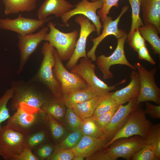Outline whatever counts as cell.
Wrapping results in <instances>:
<instances>
[{"instance_id": "cell-1", "label": "cell", "mask_w": 160, "mask_h": 160, "mask_svg": "<svg viewBox=\"0 0 160 160\" xmlns=\"http://www.w3.org/2000/svg\"><path fill=\"white\" fill-rule=\"evenodd\" d=\"M48 118L43 111L20 105L8 119L6 126L25 135L47 127Z\"/></svg>"}, {"instance_id": "cell-2", "label": "cell", "mask_w": 160, "mask_h": 160, "mask_svg": "<svg viewBox=\"0 0 160 160\" xmlns=\"http://www.w3.org/2000/svg\"><path fill=\"white\" fill-rule=\"evenodd\" d=\"M14 93L10 105L11 109L15 111L21 105L42 111V105L52 97H50L37 88L22 81L13 82L12 87Z\"/></svg>"}, {"instance_id": "cell-3", "label": "cell", "mask_w": 160, "mask_h": 160, "mask_svg": "<svg viewBox=\"0 0 160 160\" xmlns=\"http://www.w3.org/2000/svg\"><path fill=\"white\" fill-rule=\"evenodd\" d=\"M54 49L47 41L43 44L41 48L43 58L36 78L46 86L54 98L61 99L62 96L60 84L55 78L53 71L55 64Z\"/></svg>"}, {"instance_id": "cell-4", "label": "cell", "mask_w": 160, "mask_h": 160, "mask_svg": "<svg viewBox=\"0 0 160 160\" xmlns=\"http://www.w3.org/2000/svg\"><path fill=\"white\" fill-rule=\"evenodd\" d=\"M95 68V65L91 59L83 57L71 69V72L81 76L98 96L108 95L111 91L116 89L117 85L123 84L127 81L125 79L116 84L109 86L97 76Z\"/></svg>"}, {"instance_id": "cell-5", "label": "cell", "mask_w": 160, "mask_h": 160, "mask_svg": "<svg viewBox=\"0 0 160 160\" xmlns=\"http://www.w3.org/2000/svg\"><path fill=\"white\" fill-rule=\"evenodd\" d=\"M152 126L151 121L146 118L144 111L139 106L130 113L124 126L108 142L104 149L121 138L135 135L145 139Z\"/></svg>"}, {"instance_id": "cell-6", "label": "cell", "mask_w": 160, "mask_h": 160, "mask_svg": "<svg viewBox=\"0 0 160 160\" xmlns=\"http://www.w3.org/2000/svg\"><path fill=\"white\" fill-rule=\"evenodd\" d=\"M48 27L49 32L44 40L54 47L62 61L68 60L75 48L78 31L75 30L69 33L63 32L56 28L55 24L51 21L48 22Z\"/></svg>"}, {"instance_id": "cell-7", "label": "cell", "mask_w": 160, "mask_h": 160, "mask_svg": "<svg viewBox=\"0 0 160 160\" xmlns=\"http://www.w3.org/2000/svg\"><path fill=\"white\" fill-rule=\"evenodd\" d=\"M53 54L55 59V64L53 68V74L60 84L62 97L88 87L81 76L68 71L64 65L62 60L55 49Z\"/></svg>"}, {"instance_id": "cell-8", "label": "cell", "mask_w": 160, "mask_h": 160, "mask_svg": "<svg viewBox=\"0 0 160 160\" xmlns=\"http://www.w3.org/2000/svg\"><path fill=\"white\" fill-rule=\"evenodd\" d=\"M134 65L137 70L140 84V93L136 99L137 105L148 101L160 105V89L157 85L154 78L156 68L148 71L139 62L135 63Z\"/></svg>"}, {"instance_id": "cell-9", "label": "cell", "mask_w": 160, "mask_h": 160, "mask_svg": "<svg viewBox=\"0 0 160 160\" xmlns=\"http://www.w3.org/2000/svg\"><path fill=\"white\" fill-rule=\"evenodd\" d=\"M25 135L8 127L2 126L0 131V153L6 160H14L23 151Z\"/></svg>"}, {"instance_id": "cell-10", "label": "cell", "mask_w": 160, "mask_h": 160, "mask_svg": "<svg viewBox=\"0 0 160 160\" xmlns=\"http://www.w3.org/2000/svg\"><path fill=\"white\" fill-rule=\"evenodd\" d=\"M127 36L125 32L121 37L117 39L116 47L110 55L106 56L101 55L97 57L96 60L97 64L103 73V79H107L113 78V73L110 71V69L113 65H125L133 70H137L136 67L129 62L125 55L124 45Z\"/></svg>"}, {"instance_id": "cell-11", "label": "cell", "mask_w": 160, "mask_h": 160, "mask_svg": "<svg viewBox=\"0 0 160 160\" xmlns=\"http://www.w3.org/2000/svg\"><path fill=\"white\" fill-rule=\"evenodd\" d=\"M75 21L80 26V32L74 51L65 65V67L68 70L75 66L80 59L87 57L86 47L87 38L92 33L96 31L95 25L82 15L76 16Z\"/></svg>"}, {"instance_id": "cell-12", "label": "cell", "mask_w": 160, "mask_h": 160, "mask_svg": "<svg viewBox=\"0 0 160 160\" xmlns=\"http://www.w3.org/2000/svg\"><path fill=\"white\" fill-rule=\"evenodd\" d=\"M52 17L43 19L26 17L21 14L16 18L0 19V29L13 31L21 36L33 33L49 22Z\"/></svg>"}, {"instance_id": "cell-13", "label": "cell", "mask_w": 160, "mask_h": 160, "mask_svg": "<svg viewBox=\"0 0 160 160\" xmlns=\"http://www.w3.org/2000/svg\"><path fill=\"white\" fill-rule=\"evenodd\" d=\"M103 4L102 1L100 0L90 2L88 0H81L75 5V7L65 13L60 18L63 23L69 26L68 22L72 17L81 15L91 20L96 26L98 36L100 34L103 25L100 21V17L97 15L96 11L102 8Z\"/></svg>"}, {"instance_id": "cell-14", "label": "cell", "mask_w": 160, "mask_h": 160, "mask_svg": "<svg viewBox=\"0 0 160 160\" xmlns=\"http://www.w3.org/2000/svg\"><path fill=\"white\" fill-rule=\"evenodd\" d=\"M144 140L138 135L121 138L114 141L105 150L113 160L120 157L130 160L134 154L143 146Z\"/></svg>"}, {"instance_id": "cell-15", "label": "cell", "mask_w": 160, "mask_h": 160, "mask_svg": "<svg viewBox=\"0 0 160 160\" xmlns=\"http://www.w3.org/2000/svg\"><path fill=\"white\" fill-rule=\"evenodd\" d=\"M49 30L48 27H45L35 33H33L25 36L18 34V47L20 55L18 73L22 72L29 57L41 42L44 40Z\"/></svg>"}, {"instance_id": "cell-16", "label": "cell", "mask_w": 160, "mask_h": 160, "mask_svg": "<svg viewBox=\"0 0 160 160\" xmlns=\"http://www.w3.org/2000/svg\"><path fill=\"white\" fill-rule=\"evenodd\" d=\"M129 6L125 5L122 8L121 11L117 18L114 20L111 17H106L103 22V28L101 34L92 41L93 45L91 49L87 54V57L90 59L92 61H96L97 57L95 55L96 50L100 42L107 36L113 35L118 39L121 37L126 32L123 30L118 28V24L121 17L128 10Z\"/></svg>"}, {"instance_id": "cell-17", "label": "cell", "mask_w": 160, "mask_h": 160, "mask_svg": "<svg viewBox=\"0 0 160 160\" xmlns=\"http://www.w3.org/2000/svg\"><path fill=\"white\" fill-rule=\"evenodd\" d=\"M136 99H131L126 105H119L103 132L104 137L110 141L123 127L130 113L139 105L136 104Z\"/></svg>"}, {"instance_id": "cell-18", "label": "cell", "mask_w": 160, "mask_h": 160, "mask_svg": "<svg viewBox=\"0 0 160 160\" xmlns=\"http://www.w3.org/2000/svg\"><path fill=\"white\" fill-rule=\"evenodd\" d=\"M109 140L105 137L95 138L83 135L78 144L71 149L75 156L89 157L97 151L104 149Z\"/></svg>"}, {"instance_id": "cell-19", "label": "cell", "mask_w": 160, "mask_h": 160, "mask_svg": "<svg viewBox=\"0 0 160 160\" xmlns=\"http://www.w3.org/2000/svg\"><path fill=\"white\" fill-rule=\"evenodd\" d=\"M75 7L65 0H45L38 10L36 15L40 20L46 18L51 15H54L57 17H61Z\"/></svg>"}, {"instance_id": "cell-20", "label": "cell", "mask_w": 160, "mask_h": 160, "mask_svg": "<svg viewBox=\"0 0 160 160\" xmlns=\"http://www.w3.org/2000/svg\"><path fill=\"white\" fill-rule=\"evenodd\" d=\"M133 70L129 75L130 81L125 87L112 93L111 97L119 105H123L133 98H137L140 93V84L139 74Z\"/></svg>"}, {"instance_id": "cell-21", "label": "cell", "mask_w": 160, "mask_h": 160, "mask_svg": "<svg viewBox=\"0 0 160 160\" xmlns=\"http://www.w3.org/2000/svg\"><path fill=\"white\" fill-rule=\"evenodd\" d=\"M144 25L152 24L160 32V0H140Z\"/></svg>"}, {"instance_id": "cell-22", "label": "cell", "mask_w": 160, "mask_h": 160, "mask_svg": "<svg viewBox=\"0 0 160 160\" xmlns=\"http://www.w3.org/2000/svg\"><path fill=\"white\" fill-rule=\"evenodd\" d=\"M5 15L29 12L36 8L37 0H2Z\"/></svg>"}, {"instance_id": "cell-23", "label": "cell", "mask_w": 160, "mask_h": 160, "mask_svg": "<svg viewBox=\"0 0 160 160\" xmlns=\"http://www.w3.org/2000/svg\"><path fill=\"white\" fill-rule=\"evenodd\" d=\"M99 97L89 87L67 94L62 97V100L66 107L72 108L76 105L91 99Z\"/></svg>"}, {"instance_id": "cell-24", "label": "cell", "mask_w": 160, "mask_h": 160, "mask_svg": "<svg viewBox=\"0 0 160 160\" xmlns=\"http://www.w3.org/2000/svg\"><path fill=\"white\" fill-rule=\"evenodd\" d=\"M65 107L62 99L52 97L44 104L41 109L47 114L61 122L66 113Z\"/></svg>"}, {"instance_id": "cell-25", "label": "cell", "mask_w": 160, "mask_h": 160, "mask_svg": "<svg viewBox=\"0 0 160 160\" xmlns=\"http://www.w3.org/2000/svg\"><path fill=\"white\" fill-rule=\"evenodd\" d=\"M139 31L144 39L151 45L155 54H160V39L157 29L153 25L149 24L144 25L138 28Z\"/></svg>"}, {"instance_id": "cell-26", "label": "cell", "mask_w": 160, "mask_h": 160, "mask_svg": "<svg viewBox=\"0 0 160 160\" xmlns=\"http://www.w3.org/2000/svg\"><path fill=\"white\" fill-rule=\"evenodd\" d=\"M105 96L94 97L79 103L71 108L82 120L90 117L93 116L97 105Z\"/></svg>"}, {"instance_id": "cell-27", "label": "cell", "mask_w": 160, "mask_h": 160, "mask_svg": "<svg viewBox=\"0 0 160 160\" xmlns=\"http://www.w3.org/2000/svg\"><path fill=\"white\" fill-rule=\"evenodd\" d=\"M48 131L46 128L40 129L25 135L24 145L33 151L38 146L49 142Z\"/></svg>"}, {"instance_id": "cell-28", "label": "cell", "mask_w": 160, "mask_h": 160, "mask_svg": "<svg viewBox=\"0 0 160 160\" xmlns=\"http://www.w3.org/2000/svg\"><path fill=\"white\" fill-rule=\"evenodd\" d=\"M144 143L152 149L156 156L160 159V124L152 125L146 138Z\"/></svg>"}, {"instance_id": "cell-29", "label": "cell", "mask_w": 160, "mask_h": 160, "mask_svg": "<svg viewBox=\"0 0 160 160\" xmlns=\"http://www.w3.org/2000/svg\"><path fill=\"white\" fill-rule=\"evenodd\" d=\"M132 9V21L130 31L127 36V41L131 39L135 31L144 24L140 17V0H128Z\"/></svg>"}, {"instance_id": "cell-30", "label": "cell", "mask_w": 160, "mask_h": 160, "mask_svg": "<svg viewBox=\"0 0 160 160\" xmlns=\"http://www.w3.org/2000/svg\"><path fill=\"white\" fill-rule=\"evenodd\" d=\"M80 129L83 135L95 138L104 137L103 133L97 126L92 116L83 120Z\"/></svg>"}, {"instance_id": "cell-31", "label": "cell", "mask_w": 160, "mask_h": 160, "mask_svg": "<svg viewBox=\"0 0 160 160\" xmlns=\"http://www.w3.org/2000/svg\"><path fill=\"white\" fill-rule=\"evenodd\" d=\"M47 115L48 118L47 127L49 129L53 141L58 143L65 134V129L61 122Z\"/></svg>"}, {"instance_id": "cell-32", "label": "cell", "mask_w": 160, "mask_h": 160, "mask_svg": "<svg viewBox=\"0 0 160 160\" xmlns=\"http://www.w3.org/2000/svg\"><path fill=\"white\" fill-rule=\"evenodd\" d=\"M83 120L73 111L72 108H68L62 122L68 129L72 132L80 128Z\"/></svg>"}, {"instance_id": "cell-33", "label": "cell", "mask_w": 160, "mask_h": 160, "mask_svg": "<svg viewBox=\"0 0 160 160\" xmlns=\"http://www.w3.org/2000/svg\"><path fill=\"white\" fill-rule=\"evenodd\" d=\"M14 93L13 88L7 89L0 98V131L1 123L10 117L7 105L9 100L12 98Z\"/></svg>"}, {"instance_id": "cell-34", "label": "cell", "mask_w": 160, "mask_h": 160, "mask_svg": "<svg viewBox=\"0 0 160 160\" xmlns=\"http://www.w3.org/2000/svg\"><path fill=\"white\" fill-rule=\"evenodd\" d=\"M112 93L110 92L105 96L97 105L92 116L94 120L108 112L114 106L119 104L111 97Z\"/></svg>"}, {"instance_id": "cell-35", "label": "cell", "mask_w": 160, "mask_h": 160, "mask_svg": "<svg viewBox=\"0 0 160 160\" xmlns=\"http://www.w3.org/2000/svg\"><path fill=\"white\" fill-rule=\"evenodd\" d=\"M83 136L80 128L72 132L58 145L63 148L71 149L78 144Z\"/></svg>"}, {"instance_id": "cell-36", "label": "cell", "mask_w": 160, "mask_h": 160, "mask_svg": "<svg viewBox=\"0 0 160 160\" xmlns=\"http://www.w3.org/2000/svg\"><path fill=\"white\" fill-rule=\"evenodd\" d=\"M55 146L49 142L36 147L32 152L38 160H47L52 153Z\"/></svg>"}, {"instance_id": "cell-37", "label": "cell", "mask_w": 160, "mask_h": 160, "mask_svg": "<svg viewBox=\"0 0 160 160\" xmlns=\"http://www.w3.org/2000/svg\"><path fill=\"white\" fill-rule=\"evenodd\" d=\"M132 160H159L151 147L144 143L143 146L132 156Z\"/></svg>"}, {"instance_id": "cell-38", "label": "cell", "mask_w": 160, "mask_h": 160, "mask_svg": "<svg viewBox=\"0 0 160 160\" xmlns=\"http://www.w3.org/2000/svg\"><path fill=\"white\" fill-rule=\"evenodd\" d=\"M75 155L71 149H64L58 145H55L53 151L48 160H72Z\"/></svg>"}, {"instance_id": "cell-39", "label": "cell", "mask_w": 160, "mask_h": 160, "mask_svg": "<svg viewBox=\"0 0 160 160\" xmlns=\"http://www.w3.org/2000/svg\"><path fill=\"white\" fill-rule=\"evenodd\" d=\"M119 105V104L116 105L109 111L94 120L97 126L103 133L117 110Z\"/></svg>"}, {"instance_id": "cell-40", "label": "cell", "mask_w": 160, "mask_h": 160, "mask_svg": "<svg viewBox=\"0 0 160 160\" xmlns=\"http://www.w3.org/2000/svg\"><path fill=\"white\" fill-rule=\"evenodd\" d=\"M98 0H96L95 1ZM100 0L103 1V4L102 8L97 11V14L103 22L105 17L109 13L110 10L111 8L113 7H119L118 1L119 0Z\"/></svg>"}, {"instance_id": "cell-41", "label": "cell", "mask_w": 160, "mask_h": 160, "mask_svg": "<svg viewBox=\"0 0 160 160\" xmlns=\"http://www.w3.org/2000/svg\"><path fill=\"white\" fill-rule=\"evenodd\" d=\"M145 40L140 34L138 28L135 31L128 42L131 47L137 52L141 48L146 44Z\"/></svg>"}, {"instance_id": "cell-42", "label": "cell", "mask_w": 160, "mask_h": 160, "mask_svg": "<svg viewBox=\"0 0 160 160\" xmlns=\"http://www.w3.org/2000/svg\"><path fill=\"white\" fill-rule=\"evenodd\" d=\"M145 114L149 115L153 119H160V105H155L148 101L145 102Z\"/></svg>"}, {"instance_id": "cell-43", "label": "cell", "mask_w": 160, "mask_h": 160, "mask_svg": "<svg viewBox=\"0 0 160 160\" xmlns=\"http://www.w3.org/2000/svg\"><path fill=\"white\" fill-rule=\"evenodd\" d=\"M14 160H38L32 151L27 146L24 145L23 151L16 157Z\"/></svg>"}, {"instance_id": "cell-44", "label": "cell", "mask_w": 160, "mask_h": 160, "mask_svg": "<svg viewBox=\"0 0 160 160\" xmlns=\"http://www.w3.org/2000/svg\"><path fill=\"white\" fill-rule=\"evenodd\" d=\"M137 52L139 59L147 61L152 65L155 64V61L150 55L146 44L141 48Z\"/></svg>"}, {"instance_id": "cell-45", "label": "cell", "mask_w": 160, "mask_h": 160, "mask_svg": "<svg viewBox=\"0 0 160 160\" xmlns=\"http://www.w3.org/2000/svg\"><path fill=\"white\" fill-rule=\"evenodd\" d=\"M103 149L95 153L89 157L86 158V160H113L108 154L106 150Z\"/></svg>"}, {"instance_id": "cell-46", "label": "cell", "mask_w": 160, "mask_h": 160, "mask_svg": "<svg viewBox=\"0 0 160 160\" xmlns=\"http://www.w3.org/2000/svg\"><path fill=\"white\" fill-rule=\"evenodd\" d=\"M85 158L79 156H75L73 158V160H83Z\"/></svg>"}, {"instance_id": "cell-47", "label": "cell", "mask_w": 160, "mask_h": 160, "mask_svg": "<svg viewBox=\"0 0 160 160\" xmlns=\"http://www.w3.org/2000/svg\"><path fill=\"white\" fill-rule=\"evenodd\" d=\"M92 1H95L96 0H91Z\"/></svg>"}, {"instance_id": "cell-48", "label": "cell", "mask_w": 160, "mask_h": 160, "mask_svg": "<svg viewBox=\"0 0 160 160\" xmlns=\"http://www.w3.org/2000/svg\"><path fill=\"white\" fill-rule=\"evenodd\" d=\"M0 155H1V154H0Z\"/></svg>"}]
</instances>
